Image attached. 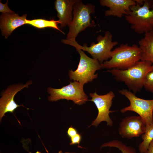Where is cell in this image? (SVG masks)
<instances>
[{"mask_svg":"<svg viewBox=\"0 0 153 153\" xmlns=\"http://www.w3.org/2000/svg\"><path fill=\"white\" fill-rule=\"evenodd\" d=\"M153 71L151 63L140 61L126 70L113 69L107 72L111 73L117 81L124 82L129 90L135 94L140 92L144 87L147 74Z\"/></svg>","mask_w":153,"mask_h":153,"instance_id":"6da1fadb","label":"cell"},{"mask_svg":"<svg viewBox=\"0 0 153 153\" xmlns=\"http://www.w3.org/2000/svg\"><path fill=\"white\" fill-rule=\"evenodd\" d=\"M110 59L101 64V68L126 70L141 61V50L134 44H122L111 51Z\"/></svg>","mask_w":153,"mask_h":153,"instance_id":"7a4b0ae2","label":"cell"},{"mask_svg":"<svg viewBox=\"0 0 153 153\" xmlns=\"http://www.w3.org/2000/svg\"><path fill=\"white\" fill-rule=\"evenodd\" d=\"M136 3L125 15V20L131 25V29L139 34L153 31V1L144 0L142 5Z\"/></svg>","mask_w":153,"mask_h":153,"instance_id":"3957f363","label":"cell"},{"mask_svg":"<svg viewBox=\"0 0 153 153\" xmlns=\"http://www.w3.org/2000/svg\"><path fill=\"white\" fill-rule=\"evenodd\" d=\"M96 40L97 43H92L89 46H88L86 44H84L83 46L81 45L76 40L63 39L61 41L63 43L71 46L76 49L88 52L93 59L97 60L101 64L104 61H107L110 58L111 50L118 42L116 41H112V33L108 31H105L104 36L99 35Z\"/></svg>","mask_w":153,"mask_h":153,"instance_id":"277c9868","label":"cell"},{"mask_svg":"<svg viewBox=\"0 0 153 153\" xmlns=\"http://www.w3.org/2000/svg\"><path fill=\"white\" fill-rule=\"evenodd\" d=\"M95 12L94 5L89 3L85 5L81 0H77L73 6V18L68 27L69 31L65 39L75 41L80 32L88 27H93L95 22L92 20L90 15Z\"/></svg>","mask_w":153,"mask_h":153,"instance_id":"5b68a950","label":"cell"},{"mask_svg":"<svg viewBox=\"0 0 153 153\" xmlns=\"http://www.w3.org/2000/svg\"><path fill=\"white\" fill-rule=\"evenodd\" d=\"M76 49L80 55L79 63L76 70H70L69 75L70 80L84 85L97 78L98 74L95 73L101 69V64L97 60L88 56L82 50Z\"/></svg>","mask_w":153,"mask_h":153,"instance_id":"8992f818","label":"cell"},{"mask_svg":"<svg viewBox=\"0 0 153 153\" xmlns=\"http://www.w3.org/2000/svg\"><path fill=\"white\" fill-rule=\"evenodd\" d=\"M83 86L79 82L74 81L60 88H48L47 91L50 95L48 96V100L53 102L66 99L72 100L76 104L82 105L85 103L88 99L84 91Z\"/></svg>","mask_w":153,"mask_h":153,"instance_id":"52a82bcc","label":"cell"},{"mask_svg":"<svg viewBox=\"0 0 153 153\" xmlns=\"http://www.w3.org/2000/svg\"><path fill=\"white\" fill-rule=\"evenodd\" d=\"M118 92L126 97L130 103L129 105L120 110L121 113H124L129 111L134 112L141 117L146 126L153 124V99L146 100L139 98L130 90L125 89L120 90Z\"/></svg>","mask_w":153,"mask_h":153,"instance_id":"ba28073f","label":"cell"},{"mask_svg":"<svg viewBox=\"0 0 153 153\" xmlns=\"http://www.w3.org/2000/svg\"><path fill=\"white\" fill-rule=\"evenodd\" d=\"M90 95L92 99L89 100L95 103L98 110L97 116L92 125L97 127L101 122L104 121L107 122V126H112L113 122L109 114L111 112L110 109L112 105V99L115 96L114 93L110 91L106 94L99 95L95 92L90 93Z\"/></svg>","mask_w":153,"mask_h":153,"instance_id":"9c48e42d","label":"cell"},{"mask_svg":"<svg viewBox=\"0 0 153 153\" xmlns=\"http://www.w3.org/2000/svg\"><path fill=\"white\" fill-rule=\"evenodd\" d=\"M146 128L144 122L139 116H128L120 123L118 132L123 138L130 139L144 134Z\"/></svg>","mask_w":153,"mask_h":153,"instance_id":"30bf717a","label":"cell"},{"mask_svg":"<svg viewBox=\"0 0 153 153\" xmlns=\"http://www.w3.org/2000/svg\"><path fill=\"white\" fill-rule=\"evenodd\" d=\"M32 84L31 80L27 82L25 84H14L9 86L3 93L0 99V120L7 112L13 113L18 107L23 106L18 105L14 101L16 94L23 88H28Z\"/></svg>","mask_w":153,"mask_h":153,"instance_id":"8fae6325","label":"cell"},{"mask_svg":"<svg viewBox=\"0 0 153 153\" xmlns=\"http://www.w3.org/2000/svg\"><path fill=\"white\" fill-rule=\"evenodd\" d=\"M26 14L20 16L14 12L2 13L0 17V27L3 36L7 39L17 28L26 24Z\"/></svg>","mask_w":153,"mask_h":153,"instance_id":"7c38bea8","label":"cell"},{"mask_svg":"<svg viewBox=\"0 0 153 153\" xmlns=\"http://www.w3.org/2000/svg\"><path fill=\"white\" fill-rule=\"evenodd\" d=\"M99 2L101 6L109 8L105 12L106 16L119 18L127 14L130 10V7L136 4L134 0H100Z\"/></svg>","mask_w":153,"mask_h":153,"instance_id":"4fadbf2b","label":"cell"},{"mask_svg":"<svg viewBox=\"0 0 153 153\" xmlns=\"http://www.w3.org/2000/svg\"><path fill=\"white\" fill-rule=\"evenodd\" d=\"M77 0H56L55 8L61 28L70 25L73 18V6Z\"/></svg>","mask_w":153,"mask_h":153,"instance_id":"5bb4252c","label":"cell"},{"mask_svg":"<svg viewBox=\"0 0 153 153\" xmlns=\"http://www.w3.org/2000/svg\"><path fill=\"white\" fill-rule=\"evenodd\" d=\"M139 44L141 50V61L150 62L153 65V31L145 33Z\"/></svg>","mask_w":153,"mask_h":153,"instance_id":"9a60e30c","label":"cell"},{"mask_svg":"<svg viewBox=\"0 0 153 153\" xmlns=\"http://www.w3.org/2000/svg\"><path fill=\"white\" fill-rule=\"evenodd\" d=\"M59 24L58 20H48L42 19H35L26 20V24L31 25L38 29H43L46 27H52L64 33L61 31L58 26Z\"/></svg>","mask_w":153,"mask_h":153,"instance_id":"2e32d148","label":"cell"},{"mask_svg":"<svg viewBox=\"0 0 153 153\" xmlns=\"http://www.w3.org/2000/svg\"><path fill=\"white\" fill-rule=\"evenodd\" d=\"M143 141L139 146L140 153H146L150 142L153 139V124L146 126L144 133L141 135Z\"/></svg>","mask_w":153,"mask_h":153,"instance_id":"e0dca14e","label":"cell"},{"mask_svg":"<svg viewBox=\"0 0 153 153\" xmlns=\"http://www.w3.org/2000/svg\"><path fill=\"white\" fill-rule=\"evenodd\" d=\"M109 147L118 148L122 153H137L133 148L127 146L122 142L117 140H114L102 144L101 148Z\"/></svg>","mask_w":153,"mask_h":153,"instance_id":"ac0fdd59","label":"cell"},{"mask_svg":"<svg viewBox=\"0 0 153 153\" xmlns=\"http://www.w3.org/2000/svg\"><path fill=\"white\" fill-rule=\"evenodd\" d=\"M144 87L147 91L153 93V71L147 74Z\"/></svg>","mask_w":153,"mask_h":153,"instance_id":"d6986e66","label":"cell"},{"mask_svg":"<svg viewBox=\"0 0 153 153\" xmlns=\"http://www.w3.org/2000/svg\"><path fill=\"white\" fill-rule=\"evenodd\" d=\"M8 0L5 4L0 2V12L3 13H10L14 12L10 9L8 5Z\"/></svg>","mask_w":153,"mask_h":153,"instance_id":"ffe728a7","label":"cell"},{"mask_svg":"<svg viewBox=\"0 0 153 153\" xmlns=\"http://www.w3.org/2000/svg\"><path fill=\"white\" fill-rule=\"evenodd\" d=\"M70 139L71 142L69 144L70 145L79 144L81 140V136L80 134L77 133Z\"/></svg>","mask_w":153,"mask_h":153,"instance_id":"44dd1931","label":"cell"},{"mask_svg":"<svg viewBox=\"0 0 153 153\" xmlns=\"http://www.w3.org/2000/svg\"><path fill=\"white\" fill-rule=\"evenodd\" d=\"M77 133L76 129L72 126L68 128L67 131V135L70 138L74 136Z\"/></svg>","mask_w":153,"mask_h":153,"instance_id":"7402d4cb","label":"cell"},{"mask_svg":"<svg viewBox=\"0 0 153 153\" xmlns=\"http://www.w3.org/2000/svg\"><path fill=\"white\" fill-rule=\"evenodd\" d=\"M146 153H153V139L150 142Z\"/></svg>","mask_w":153,"mask_h":153,"instance_id":"603a6c76","label":"cell"},{"mask_svg":"<svg viewBox=\"0 0 153 153\" xmlns=\"http://www.w3.org/2000/svg\"><path fill=\"white\" fill-rule=\"evenodd\" d=\"M58 153H63V152L61 150L58 152ZM65 153H75L66 152H65Z\"/></svg>","mask_w":153,"mask_h":153,"instance_id":"cb8c5ba5","label":"cell"},{"mask_svg":"<svg viewBox=\"0 0 153 153\" xmlns=\"http://www.w3.org/2000/svg\"><path fill=\"white\" fill-rule=\"evenodd\" d=\"M152 120L153 121V110L152 114Z\"/></svg>","mask_w":153,"mask_h":153,"instance_id":"d4e9b609","label":"cell"},{"mask_svg":"<svg viewBox=\"0 0 153 153\" xmlns=\"http://www.w3.org/2000/svg\"><path fill=\"white\" fill-rule=\"evenodd\" d=\"M30 153H32L31 152H29ZM35 153H41V152H39V151H37Z\"/></svg>","mask_w":153,"mask_h":153,"instance_id":"484cf974","label":"cell"}]
</instances>
